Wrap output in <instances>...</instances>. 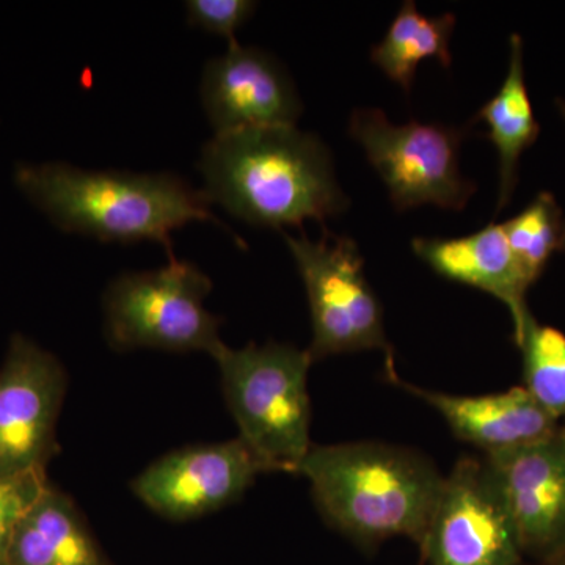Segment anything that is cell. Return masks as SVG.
<instances>
[{"instance_id":"obj_4","label":"cell","mask_w":565,"mask_h":565,"mask_svg":"<svg viewBox=\"0 0 565 565\" xmlns=\"http://www.w3.org/2000/svg\"><path fill=\"white\" fill-rule=\"evenodd\" d=\"M212 359L239 438L270 473L296 475L310 451L308 371L313 360L292 344H223Z\"/></svg>"},{"instance_id":"obj_24","label":"cell","mask_w":565,"mask_h":565,"mask_svg":"<svg viewBox=\"0 0 565 565\" xmlns=\"http://www.w3.org/2000/svg\"><path fill=\"white\" fill-rule=\"evenodd\" d=\"M546 565H565V555L563 557H559V559H556L555 563Z\"/></svg>"},{"instance_id":"obj_20","label":"cell","mask_w":565,"mask_h":565,"mask_svg":"<svg viewBox=\"0 0 565 565\" xmlns=\"http://www.w3.org/2000/svg\"><path fill=\"white\" fill-rule=\"evenodd\" d=\"M47 484L46 473H29L0 481V565H11V542L18 523Z\"/></svg>"},{"instance_id":"obj_21","label":"cell","mask_w":565,"mask_h":565,"mask_svg":"<svg viewBox=\"0 0 565 565\" xmlns=\"http://www.w3.org/2000/svg\"><path fill=\"white\" fill-rule=\"evenodd\" d=\"M258 3L250 0H189L184 3L192 28L236 43V32L250 20Z\"/></svg>"},{"instance_id":"obj_16","label":"cell","mask_w":565,"mask_h":565,"mask_svg":"<svg viewBox=\"0 0 565 565\" xmlns=\"http://www.w3.org/2000/svg\"><path fill=\"white\" fill-rule=\"evenodd\" d=\"M473 121L486 122L489 128L487 139L492 141L498 151L500 192L497 212H501L514 195L520 158L527 148L533 147L541 134V125L535 118L525 82L523 41L516 33L511 36L508 76L493 98L479 109Z\"/></svg>"},{"instance_id":"obj_14","label":"cell","mask_w":565,"mask_h":565,"mask_svg":"<svg viewBox=\"0 0 565 565\" xmlns=\"http://www.w3.org/2000/svg\"><path fill=\"white\" fill-rule=\"evenodd\" d=\"M412 248L446 280L479 289L504 303L511 311L514 333L531 315L526 305L531 285L512 255L503 223H489L479 232L449 239L416 237Z\"/></svg>"},{"instance_id":"obj_11","label":"cell","mask_w":565,"mask_h":565,"mask_svg":"<svg viewBox=\"0 0 565 565\" xmlns=\"http://www.w3.org/2000/svg\"><path fill=\"white\" fill-rule=\"evenodd\" d=\"M514 523L523 556L537 565L565 555V437L484 456Z\"/></svg>"},{"instance_id":"obj_18","label":"cell","mask_w":565,"mask_h":565,"mask_svg":"<svg viewBox=\"0 0 565 565\" xmlns=\"http://www.w3.org/2000/svg\"><path fill=\"white\" fill-rule=\"evenodd\" d=\"M514 341L522 352L523 386L550 415L565 419V333L531 313Z\"/></svg>"},{"instance_id":"obj_7","label":"cell","mask_w":565,"mask_h":565,"mask_svg":"<svg viewBox=\"0 0 565 565\" xmlns=\"http://www.w3.org/2000/svg\"><path fill=\"white\" fill-rule=\"evenodd\" d=\"M349 134L384 181L397 211L423 204L462 211L478 191L460 172L465 128L416 120L393 125L382 110L356 109Z\"/></svg>"},{"instance_id":"obj_5","label":"cell","mask_w":565,"mask_h":565,"mask_svg":"<svg viewBox=\"0 0 565 565\" xmlns=\"http://www.w3.org/2000/svg\"><path fill=\"white\" fill-rule=\"evenodd\" d=\"M212 286L195 264L174 256L161 269L118 275L103 296L107 343L118 352L156 349L214 356L223 341L222 318L204 307Z\"/></svg>"},{"instance_id":"obj_1","label":"cell","mask_w":565,"mask_h":565,"mask_svg":"<svg viewBox=\"0 0 565 565\" xmlns=\"http://www.w3.org/2000/svg\"><path fill=\"white\" fill-rule=\"evenodd\" d=\"M199 170L211 204L264 228L323 223L349 206L329 148L296 126L214 136L200 152Z\"/></svg>"},{"instance_id":"obj_8","label":"cell","mask_w":565,"mask_h":565,"mask_svg":"<svg viewBox=\"0 0 565 565\" xmlns=\"http://www.w3.org/2000/svg\"><path fill=\"white\" fill-rule=\"evenodd\" d=\"M424 565H520L522 546L484 459L462 457L445 476L422 544Z\"/></svg>"},{"instance_id":"obj_10","label":"cell","mask_w":565,"mask_h":565,"mask_svg":"<svg viewBox=\"0 0 565 565\" xmlns=\"http://www.w3.org/2000/svg\"><path fill=\"white\" fill-rule=\"evenodd\" d=\"M269 468L239 437L174 449L132 479L131 490L154 514L189 522L228 508Z\"/></svg>"},{"instance_id":"obj_12","label":"cell","mask_w":565,"mask_h":565,"mask_svg":"<svg viewBox=\"0 0 565 565\" xmlns=\"http://www.w3.org/2000/svg\"><path fill=\"white\" fill-rule=\"evenodd\" d=\"M200 98L214 136L296 126L303 111L285 66L269 52L237 41L204 66Z\"/></svg>"},{"instance_id":"obj_17","label":"cell","mask_w":565,"mask_h":565,"mask_svg":"<svg viewBox=\"0 0 565 565\" xmlns=\"http://www.w3.org/2000/svg\"><path fill=\"white\" fill-rule=\"evenodd\" d=\"M455 28L456 14L424 17L416 3L407 0L394 17L384 40L371 51V61L408 95L419 63L435 58L445 70L451 68L449 46Z\"/></svg>"},{"instance_id":"obj_13","label":"cell","mask_w":565,"mask_h":565,"mask_svg":"<svg viewBox=\"0 0 565 565\" xmlns=\"http://www.w3.org/2000/svg\"><path fill=\"white\" fill-rule=\"evenodd\" d=\"M401 385L433 405L457 438L482 449L486 456L533 445L561 429L559 419L550 415L525 386H512L501 393L459 396Z\"/></svg>"},{"instance_id":"obj_9","label":"cell","mask_w":565,"mask_h":565,"mask_svg":"<svg viewBox=\"0 0 565 565\" xmlns=\"http://www.w3.org/2000/svg\"><path fill=\"white\" fill-rule=\"evenodd\" d=\"M68 375L57 356L14 334L0 367V481L46 473L58 452Z\"/></svg>"},{"instance_id":"obj_23","label":"cell","mask_w":565,"mask_h":565,"mask_svg":"<svg viewBox=\"0 0 565 565\" xmlns=\"http://www.w3.org/2000/svg\"><path fill=\"white\" fill-rule=\"evenodd\" d=\"M559 250L565 252V221L563 226V234H561Z\"/></svg>"},{"instance_id":"obj_22","label":"cell","mask_w":565,"mask_h":565,"mask_svg":"<svg viewBox=\"0 0 565 565\" xmlns=\"http://www.w3.org/2000/svg\"><path fill=\"white\" fill-rule=\"evenodd\" d=\"M556 106H557V110L561 111V115H563V118L565 120V99L557 98Z\"/></svg>"},{"instance_id":"obj_25","label":"cell","mask_w":565,"mask_h":565,"mask_svg":"<svg viewBox=\"0 0 565 565\" xmlns=\"http://www.w3.org/2000/svg\"><path fill=\"white\" fill-rule=\"evenodd\" d=\"M563 433H564V437H565V423L563 424Z\"/></svg>"},{"instance_id":"obj_2","label":"cell","mask_w":565,"mask_h":565,"mask_svg":"<svg viewBox=\"0 0 565 565\" xmlns=\"http://www.w3.org/2000/svg\"><path fill=\"white\" fill-rule=\"evenodd\" d=\"M20 191L62 232L103 243L156 241L172 258V233L191 222H211L232 234L211 211L203 191L173 173L79 169L66 162L21 163Z\"/></svg>"},{"instance_id":"obj_6","label":"cell","mask_w":565,"mask_h":565,"mask_svg":"<svg viewBox=\"0 0 565 565\" xmlns=\"http://www.w3.org/2000/svg\"><path fill=\"white\" fill-rule=\"evenodd\" d=\"M285 241L310 305L313 340L307 351L311 360L379 349L392 363L384 310L364 274V259L355 241L326 228L318 241L307 234H285Z\"/></svg>"},{"instance_id":"obj_3","label":"cell","mask_w":565,"mask_h":565,"mask_svg":"<svg viewBox=\"0 0 565 565\" xmlns=\"http://www.w3.org/2000/svg\"><path fill=\"white\" fill-rule=\"evenodd\" d=\"M296 475L310 481L323 520L362 548L392 537L422 544L445 482L427 457L379 441L313 445Z\"/></svg>"},{"instance_id":"obj_15","label":"cell","mask_w":565,"mask_h":565,"mask_svg":"<svg viewBox=\"0 0 565 565\" xmlns=\"http://www.w3.org/2000/svg\"><path fill=\"white\" fill-rule=\"evenodd\" d=\"M11 565H114L68 494L50 484L14 531Z\"/></svg>"},{"instance_id":"obj_19","label":"cell","mask_w":565,"mask_h":565,"mask_svg":"<svg viewBox=\"0 0 565 565\" xmlns=\"http://www.w3.org/2000/svg\"><path fill=\"white\" fill-rule=\"evenodd\" d=\"M563 226V211L550 192L537 193L525 210L503 223L512 255L531 286L542 277L553 253L559 250Z\"/></svg>"}]
</instances>
